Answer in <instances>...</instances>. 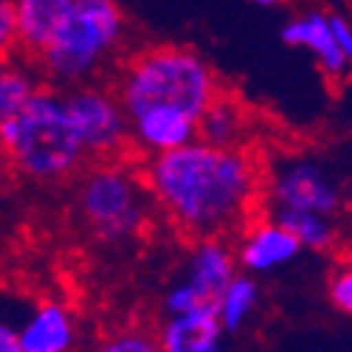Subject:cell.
<instances>
[{"instance_id":"obj_11","label":"cell","mask_w":352,"mask_h":352,"mask_svg":"<svg viewBox=\"0 0 352 352\" xmlns=\"http://www.w3.org/2000/svg\"><path fill=\"white\" fill-rule=\"evenodd\" d=\"M197 138V119L175 107H150L130 116V146L141 155H161Z\"/></svg>"},{"instance_id":"obj_24","label":"cell","mask_w":352,"mask_h":352,"mask_svg":"<svg viewBox=\"0 0 352 352\" xmlns=\"http://www.w3.org/2000/svg\"><path fill=\"white\" fill-rule=\"evenodd\" d=\"M251 3H256V6H282V3H287V0H251Z\"/></svg>"},{"instance_id":"obj_7","label":"cell","mask_w":352,"mask_h":352,"mask_svg":"<svg viewBox=\"0 0 352 352\" xmlns=\"http://www.w3.org/2000/svg\"><path fill=\"white\" fill-rule=\"evenodd\" d=\"M63 99L74 135L87 158L113 161L130 150V119L110 87L85 82L65 87Z\"/></svg>"},{"instance_id":"obj_22","label":"cell","mask_w":352,"mask_h":352,"mask_svg":"<svg viewBox=\"0 0 352 352\" xmlns=\"http://www.w3.org/2000/svg\"><path fill=\"white\" fill-rule=\"evenodd\" d=\"M327 23H330V32H333L338 48L346 56H352V23H349V17L341 12H327Z\"/></svg>"},{"instance_id":"obj_8","label":"cell","mask_w":352,"mask_h":352,"mask_svg":"<svg viewBox=\"0 0 352 352\" xmlns=\"http://www.w3.org/2000/svg\"><path fill=\"white\" fill-rule=\"evenodd\" d=\"M299 254H302V245L296 243V237L268 214L251 217L237 231V243H234L237 271L248 276L276 274L285 265H290Z\"/></svg>"},{"instance_id":"obj_15","label":"cell","mask_w":352,"mask_h":352,"mask_svg":"<svg viewBox=\"0 0 352 352\" xmlns=\"http://www.w3.org/2000/svg\"><path fill=\"white\" fill-rule=\"evenodd\" d=\"M14 6V28H17V51L28 60L48 45L60 23L68 17L74 0H12Z\"/></svg>"},{"instance_id":"obj_1","label":"cell","mask_w":352,"mask_h":352,"mask_svg":"<svg viewBox=\"0 0 352 352\" xmlns=\"http://www.w3.org/2000/svg\"><path fill=\"white\" fill-rule=\"evenodd\" d=\"M141 181L153 206L178 231L195 240L228 237L256 214L265 166L248 146L192 141L150 155Z\"/></svg>"},{"instance_id":"obj_2","label":"cell","mask_w":352,"mask_h":352,"mask_svg":"<svg viewBox=\"0 0 352 352\" xmlns=\"http://www.w3.org/2000/svg\"><path fill=\"white\" fill-rule=\"evenodd\" d=\"M220 91V79L206 56L189 45H146L133 51L116 74L113 94L127 119L150 107H175L192 119Z\"/></svg>"},{"instance_id":"obj_5","label":"cell","mask_w":352,"mask_h":352,"mask_svg":"<svg viewBox=\"0 0 352 352\" xmlns=\"http://www.w3.org/2000/svg\"><path fill=\"white\" fill-rule=\"evenodd\" d=\"M76 212L104 243H124L146 226L153 200L144 181L122 161H99L79 175Z\"/></svg>"},{"instance_id":"obj_10","label":"cell","mask_w":352,"mask_h":352,"mask_svg":"<svg viewBox=\"0 0 352 352\" xmlns=\"http://www.w3.org/2000/svg\"><path fill=\"white\" fill-rule=\"evenodd\" d=\"M20 352H76L79 318L65 302H43L14 327Z\"/></svg>"},{"instance_id":"obj_12","label":"cell","mask_w":352,"mask_h":352,"mask_svg":"<svg viewBox=\"0 0 352 352\" xmlns=\"http://www.w3.org/2000/svg\"><path fill=\"white\" fill-rule=\"evenodd\" d=\"M282 40L290 48H305L307 54H313L321 74H324L330 82H341L349 74L352 56H346L338 48V43L330 32V23H327V12L310 9L299 17H293L282 28Z\"/></svg>"},{"instance_id":"obj_23","label":"cell","mask_w":352,"mask_h":352,"mask_svg":"<svg viewBox=\"0 0 352 352\" xmlns=\"http://www.w3.org/2000/svg\"><path fill=\"white\" fill-rule=\"evenodd\" d=\"M0 352H20V344H17V333L9 321L0 318Z\"/></svg>"},{"instance_id":"obj_14","label":"cell","mask_w":352,"mask_h":352,"mask_svg":"<svg viewBox=\"0 0 352 352\" xmlns=\"http://www.w3.org/2000/svg\"><path fill=\"white\" fill-rule=\"evenodd\" d=\"M248 124H251V113L245 102L237 94L220 87L217 96L197 116L195 141L212 144V146H245Z\"/></svg>"},{"instance_id":"obj_18","label":"cell","mask_w":352,"mask_h":352,"mask_svg":"<svg viewBox=\"0 0 352 352\" xmlns=\"http://www.w3.org/2000/svg\"><path fill=\"white\" fill-rule=\"evenodd\" d=\"M40 85H43V76L37 74V68L14 65L6 60L3 71H0V122L17 116Z\"/></svg>"},{"instance_id":"obj_3","label":"cell","mask_w":352,"mask_h":352,"mask_svg":"<svg viewBox=\"0 0 352 352\" xmlns=\"http://www.w3.org/2000/svg\"><path fill=\"white\" fill-rule=\"evenodd\" d=\"M0 155L34 184L68 181L85 166L87 155L74 135L60 87L43 82L17 116L0 122Z\"/></svg>"},{"instance_id":"obj_6","label":"cell","mask_w":352,"mask_h":352,"mask_svg":"<svg viewBox=\"0 0 352 352\" xmlns=\"http://www.w3.org/2000/svg\"><path fill=\"white\" fill-rule=\"evenodd\" d=\"M262 197L268 209H296L338 217L346 192L338 172L318 155H285L265 169Z\"/></svg>"},{"instance_id":"obj_13","label":"cell","mask_w":352,"mask_h":352,"mask_svg":"<svg viewBox=\"0 0 352 352\" xmlns=\"http://www.w3.org/2000/svg\"><path fill=\"white\" fill-rule=\"evenodd\" d=\"M161 352H226V333L214 310L166 316L155 333Z\"/></svg>"},{"instance_id":"obj_20","label":"cell","mask_w":352,"mask_h":352,"mask_svg":"<svg viewBox=\"0 0 352 352\" xmlns=\"http://www.w3.org/2000/svg\"><path fill=\"white\" fill-rule=\"evenodd\" d=\"M327 299L338 313H344V316L352 313V271H349V265H341L333 271V276L327 282Z\"/></svg>"},{"instance_id":"obj_25","label":"cell","mask_w":352,"mask_h":352,"mask_svg":"<svg viewBox=\"0 0 352 352\" xmlns=\"http://www.w3.org/2000/svg\"><path fill=\"white\" fill-rule=\"evenodd\" d=\"M3 65H6V60H0V71H3Z\"/></svg>"},{"instance_id":"obj_4","label":"cell","mask_w":352,"mask_h":352,"mask_svg":"<svg viewBox=\"0 0 352 352\" xmlns=\"http://www.w3.org/2000/svg\"><path fill=\"white\" fill-rule=\"evenodd\" d=\"M127 17L119 0H74L48 45L34 56L37 74L51 87H76L94 82L122 51Z\"/></svg>"},{"instance_id":"obj_17","label":"cell","mask_w":352,"mask_h":352,"mask_svg":"<svg viewBox=\"0 0 352 352\" xmlns=\"http://www.w3.org/2000/svg\"><path fill=\"white\" fill-rule=\"evenodd\" d=\"M256 307H259V282L256 276H248L240 271L231 276V282L217 293V299L212 305L223 333H240L254 318Z\"/></svg>"},{"instance_id":"obj_16","label":"cell","mask_w":352,"mask_h":352,"mask_svg":"<svg viewBox=\"0 0 352 352\" xmlns=\"http://www.w3.org/2000/svg\"><path fill=\"white\" fill-rule=\"evenodd\" d=\"M271 220H276L282 228H287L302 251H333L341 243V223L338 217L318 214V212H296V209H265Z\"/></svg>"},{"instance_id":"obj_19","label":"cell","mask_w":352,"mask_h":352,"mask_svg":"<svg viewBox=\"0 0 352 352\" xmlns=\"http://www.w3.org/2000/svg\"><path fill=\"white\" fill-rule=\"evenodd\" d=\"M87 352H161L155 333L144 327H122L99 338Z\"/></svg>"},{"instance_id":"obj_21","label":"cell","mask_w":352,"mask_h":352,"mask_svg":"<svg viewBox=\"0 0 352 352\" xmlns=\"http://www.w3.org/2000/svg\"><path fill=\"white\" fill-rule=\"evenodd\" d=\"M17 51V28L12 0H0V60H9Z\"/></svg>"},{"instance_id":"obj_9","label":"cell","mask_w":352,"mask_h":352,"mask_svg":"<svg viewBox=\"0 0 352 352\" xmlns=\"http://www.w3.org/2000/svg\"><path fill=\"white\" fill-rule=\"evenodd\" d=\"M237 274V259H234V245L226 237H200L186 256L184 279L178 285L195 296L200 307H212L217 293Z\"/></svg>"}]
</instances>
